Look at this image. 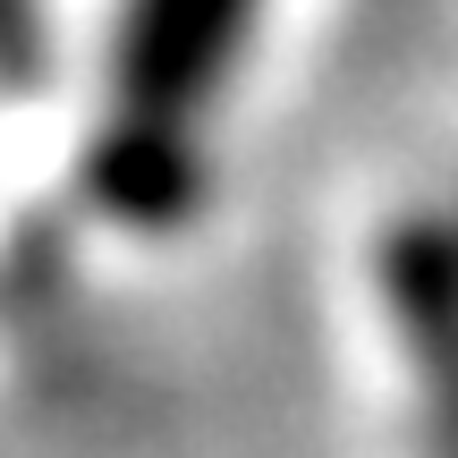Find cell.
<instances>
[{"label": "cell", "instance_id": "6da1fadb", "mask_svg": "<svg viewBox=\"0 0 458 458\" xmlns=\"http://www.w3.org/2000/svg\"><path fill=\"white\" fill-rule=\"evenodd\" d=\"M255 0H128V34H119V60H128V128L145 136H179L187 128V94L221 77V51L246 34Z\"/></svg>", "mask_w": 458, "mask_h": 458}]
</instances>
